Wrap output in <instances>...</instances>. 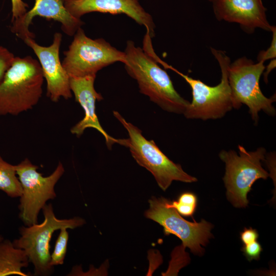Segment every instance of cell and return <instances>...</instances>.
<instances>
[{"label":"cell","instance_id":"12","mask_svg":"<svg viewBox=\"0 0 276 276\" xmlns=\"http://www.w3.org/2000/svg\"><path fill=\"white\" fill-rule=\"evenodd\" d=\"M66 0H35L32 8L19 18L11 21L10 31L23 41L35 38L29 30L34 17L40 16L61 24L62 31L67 35L74 36L78 29L84 24L67 11L65 7Z\"/></svg>","mask_w":276,"mask_h":276},{"label":"cell","instance_id":"5","mask_svg":"<svg viewBox=\"0 0 276 276\" xmlns=\"http://www.w3.org/2000/svg\"><path fill=\"white\" fill-rule=\"evenodd\" d=\"M42 211L43 221L20 227V237L12 243L15 247L25 251L29 262L33 265L35 275L48 276L54 271V267L50 265V243L54 232L63 227L74 229L84 225L85 221L79 217L57 218L51 203L46 204Z\"/></svg>","mask_w":276,"mask_h":276},{"label":"cell","instance_id":"20","mask_svg":"<svg viewBox=\"0 0 276 276\" xmlns=\"http://www.w3.org/2000/svg\"><path fill=\"white\" fill-rule=\"evenodd\" d=\"M241 251H243L247 260L250 262L253 260L259 259L262 248L261 244L256 240L252 243L244 245L241 248Z\"/></svg>","mask_w":276,"mask_h":276},{"label":"cell","instance_id":"9","mask_svg":"<svg viewBox=\"0 0 276 276\" xmlns=\"http://www.w3.org/2000/svg\"><path fill=\"white\" fill-rule=\"evenodd\" d=\"M16 174L22 188L19 216L26 226L37 223L38 216L46 202L56 197L55 186L64 172L59 162L54 172L44 177L28 158L15 165Z\"/></svg>","mask_w":276,"mask_h":276},{"label":"cell","instance_id":"16","mask_svg":"<svg viewBox=\"0 0 276 276\" xmlns=\"http://www.w3.org/2000/svg\"><path fill=\"white\" fill-rule=\"evenodd\" d=\"M29 263L24 250L15 247L8 240L0 242V276H28L22 269L28 267Z\"/></svg>","mask_w":276,"mask_h":276},{"label":"cell","instance_id":"23","mask_svg":"<svg viewBox=\"0 0 276 276\" xmlns=\"http://www.w3.org/2000/svg\"><path fill=\"white\" fill-rule=\"evenodd\" d=\"M12 4L11 21L19 18L27 11L29 5L22 0H11Z\"/></svg>","mask_w":276,"mask_h":276},{"label":"cell","instance_id":"14","mask_svg":"<svg viewBox=\"0 0 276 276\" xmlns=\"http://www.w3.org/2000/svg\"><path fill=\"white\" fill-rule=\"evenodd\" d=\"M216 19L238 24L245 32L253 33L259 28L271 32L267 9L262 0H216L212 2Z\"/></svg>","mask_w":276,"mask_h":276},{"label":"cell","instance_id":"11","mask_svg":"<svg viewBox=\"0 0 276 276\" xmlns=\"http://www.w3.org/2000/svg\"><path fill=\"white\" fill-rule=\"evenodd\" d=\"M62 34L55 33L52 43L48 47L38 44L34 38H29L24 42L36 54L47 82V96L57 102L62 97L68 99L72 97L70 76L63 68L59 56Z\"/></svg>","mask_w":276,"mask_h":276},{"label":"cell","instance_id":"15","mask_svg":"<svg viewBox=\"0 0 276 276\" xmlns=\"http://www.w3.org/2000/svg\"><path fill=\"white\" fill-rule=\"evenodd\" d=\"M96 76L80 77H70V85L75 100L84 111V118L71 129L72 134L80 136L87 128H93L100 132L104 137L109 149L118 143L119 139L110 136L100 124L96 112V102L103 99L102 95L96 91L94 82Z\"/></svg>","mask_w":276,"mask_h":276},{"label":"cell","instance_id":"8","mask_svg":"<svg viewBox=\"0 0 276 276\" xmlns=\"http://www.w3.org/2000/svg\"><path fill=\"white\" fill-rule=\"evenodd\" d=\"M62 66L70 77L96 76L102 68L116 62H125V54L103 38L91 39L79 28L68 50Z\"/></svg>","mask_w":276,"mask_h":276},{"label":"cell","instance_id":"22","mask_svg":"<svg viewBox=\"0 0 276 276\" xmlns=\"http://www.w3.org/2000/svg\"><path fill=\"white\" fill-rule=\"evenodd\" d=\"M168 204L170 206L174 208L180 215L185 217H193L197 207V206L178 201L169 200Z\"/></svg>","mask_w":276,"mask_h":276},{"label":"cell","instance_id":"10","mask_svg":"<svg viewBox=\"0 0 276 276\" xmlns=\"http://www.w3.org/2000/svg\"><path fill=\"white\" fill-rule=\"evenodd\" d=\"M169 200L163 197H152L145 217L162 225L165 235L172 234L179 238L184 248L188 247L195 255L202 256L204 249L201 245L206 246L213 238L211 233L213 225L204 219L200 222L188 221L169 205Z\"/></svg>","mask_w":276,"mask_h":276},{"label":"cell","instance_id":"24","mask_svg":"<svg viewBox=\"0 0 276 276\" xmlns=\"http://www.w3.org/2000/svg\"><path fill=\"white\" fill-rule=\"evenodd\" d=\"M259 234L257 231L251 227L244 228L240 233V239L244 245L248 244L257 240Z\"/></svg>","mask_w":276,"mask_h":276},{"label":"cell","instance_id":"25","mask_svg":"<svg viewBox=\"0 0 276 276\" xmlns=\"http://www.w3.org/2000/svg\"><path fill=\"white\" fill-rule=\"evenodd\" d=\"M276 66V59H271L269 63L265 67L264 71L263 73L264 77V81L265 83L268 82V77L270 73L275 68Z\"/></svg>","mask_w":276,"mask_h":276},{"label":"cell","instance_id":"6","mask_svg":"<svg viewBox=\"0 0 276 276\" xmlns=\"http://www.w3.org/2000/svg\"><path fill=\"white\" fill-rule=\"evenodd\" d=\"M238 148L239 154L234 150H223L219 156L225 166L223 180L227 198L234 206L244 208L248 205L247 195L254 182L259 179H267L270 175L261 164L266 156L264 147L251 151L240 145Z\"/></svg>","mask_w":276,"mask_h":276},{"label":"cell","instance_id":"2","mask_svg":"<svg viewBox=\"0 0 276 276\" xmlns=\"http://www.w3.org/2000/svg\"><path fill=\"white\" fill-rule=\"evenodd\" d=\"M44 77L38 60L15 57L0 84V116L32 109L41 97Z\"/></svg>","mask_w":276,"mask_h":276},{"label":"cell","instance_id":"4","mask_svg":"<svg viewBox=\"0 0 276 276\" xmlns=\"http://www.w3.org/2000/svg\"><path fill=\"white\" fill-rule=\"evenodd\" d=\"M113 114L129 135L128 139H119L118 144L129 148L137 163L151 173L163 191L174 180L187 183L197 181L196 177L185 172L180 164L170 159L154 141L147 140L138 127L127 122L118 111H113Z\"/></svg>","mask_w":276,"mask_h":276},{"label":"cell","instance_id":"21","mask_svg":"<svg viewBox=\"0 0 276 276\" xmlns=\"http://www.w3.org/2000/svg\"><path fill=\"white\" fill-rule=\"evenodd\" d=\"M271 32L272 33V41L269 47L266 51H261L257 57L258 61L265 62L267 60L275 59L276 57V27L272 26Z\"/></svg>","mask_w":276,"mask_h":276},{"label":"cell","instance_id":"7","mask_svg":"<svg viewBox=\"0 0 276 276\" xmlns=\"http://www.w3.org/2000/svg\"><path fill=\"white\" fill-rule=\"evenodd\" d=\"M264 62L260 61L255 63L243 56L231 62L227 70L233 108L239 109L245 104L255 124L258 123L260 111L270 116H275L276 113L272 105L276 100L275 94L267 98L260 87V79L265 67Z\"/></svg>","mask_w":276,"mask_h":276},{"label":"cell","instance_id":"3","mask_svg":"<svg viewBox=\"0 0 276 276\" xmlns=\"http://www.w3.org/2000/svg\"><path fill=\"white\" fill-rule=\"evenodd\" d=\"M211 51L218 61L221 73L220 82L215 86L208 85L200 80L191 78L167 63L164 66L181 76L191 87L192 102L183 113L187 119H220L233 108L227 73L231 59L223 51L211 48Z\"/></svg>","mask_w":276,"mask_h":276},{"label":"cell","instance_id":"19","mask_svg":"<svg viewBox=\"0 0 276 276\" xmlns=\"http://www.w3.org/2000/svg\"><path fill=\"white\" fill-rule=\"evenodd\" d=\"M14 58L15 56L12 52L0 45V84Z\"/></svg>","mask_w":276,"mask_h":276},{"label":"cell","instance_id":"13","mask_svg":"<svg viewBox=\"0 0 276 276\" xmlns=\"http://www.w3.org/2000/svg\"><path fill=\"white\" fill-rule=\"evenodd\" d=\"M65 7L73 16L80 19L91 12L123 14L144 26L146 33L152 38L155 36V24L151 15L146 11L139 0H66Z\"/></svg>","mask_w":276,"mask_h":276},{"label":"cell","instance_id":"26","mask_svg":"<svg viewBox=\"0 0 276 276\" xmlns=\"http://www.w3.org/2000/svg\"><path fill=\"white\" fill-rule=\"evenodd\" d=\"M3 240V238L2 236H0V242Z\"/></svg>","mask_w":276,"mask_h":276},{"label":"cell","instance_id":"17","mask_svg":"<svg viewBox=\"0 0 276 276\" xmlns=\"http://www.w3.org/2000/svg\"><path fill=\"white\" fill-rule=\"evenodd\" d=\"M0 190L9 197H20L22 188L17 176L15 165L5 161L0 155Z\"/></svg>","mask_w":276,"mask_h":276},{"label":"cell","instance_id":"18","mask_svg":"<svg viewBox=\"0 0 276 276\" xmlns=\"http://www.w3.org/2000/svg\"><path fill=\"white\" fill-rule=\"evenodd\" d=\"M66 228H61L56 241L54 248L51 254L50 265L55 266L62 265L65 257L68 241V233Z\"/></svg>","mask_w":276,"mask_h":276},{"label":"cell","instance_id":"27","mask_svg":"<svg viewBox=\"0 0 276 276\" xmlns=\"http://www.w3.org/2000/svg\"><path fill=\"white\" fill-rule=\"evenodd\" d=\"M209 1H210V2H213L214 1H216V0H208Z\"/></svg>","mask_w":276,"mask_h":276},{"label":"cell","instance_id":"1","mask_svg":"<svg viewBox=\"0 0 276 276\" xmlns=\"http://www.w3.org/2000/svg\"><path fill=\"white\" fill-rule=\"evenodd\" d=\"M124 52L125 68L137 81L140 91L163 110L183 114L190 102L177 93L168 73L155 60L131 40L127 41Z\"/></svg>","mask_w":276,"mask_h":276}]
</instances>
